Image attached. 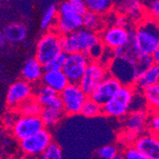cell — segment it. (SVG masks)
<instances>
[{
	"label": "cell",
	"instance_id": "bcb514c9",
	"mask_svg": "<svg viewBox=\"0 0 159 159\" xmlns=\"http://www.w3.org/2000/svg\"><path fill=\"white\" fill-rule=\"evenodd\" d=\"M2 2H8V1H10V0H1Z\"/></svg>",
	"mask_w": 159,
	"mask_h": 159
},
{
	"label": "cell",
	"instance_id": "b9f144b4",
	"mask_svg": "<svg viewBox=\"0 0 159 159\" xmlns=\"http://www.w3.org/2000/svg\"><path fill=\"white\" fill-rule=\"evenodd\" d=\"M7 43V40L5 38V35H4V33L3 31H0V49L3 48Z\"/></svg>",
	"mask_w": 159,
	"mask_h": 159
},
{
	"label": "cell",
	"instance_id": "d4e9b609",
	"mask_svg": "<svg viewBox=\"0 0 159 159\" xmlns=\"http://www.w3.org/2000/svg\"><path fill=\"white\" fill-rule=\"evenodd\" d=\"M83 28L87 29L90 31H94V32H100L104 28V21L103 18L99 14L87 11L83 16Z\"/></svg>",
	"mask_w": 159,
	"mask_h": 159
},
{
	"label": "cell",
	"instance_id": "9a60e30c",
	"mask_svg": "<svg viewBox=\"0 0 159 159\" xmlns=\"http://www.w3.org/2000/svg\"><path fill=\"white\" fill-rule=\"evenodd\" d=\"M133 146L150 159H159L158 134H154L150 132L147 134L144 133L136 136Z\"/></svg>",
	"mask_w": 159,
	"mask_h": 159
},
{
	"label": "cell",
	"instance_id": "f546056e",
	"mask_svg": "<svg viewBox=\"0 0 159 159\" xmlns=\"http://www.w3.org/2000/svg\"><path fill=\"white\" fill-rule=\"evenodd\" d=\"M56 16H57V6L54 4L50 5L46 9L44 14H43V16H42V19H41L40 28L42 30L48 31V30L52 29L53 24L56 19Z\"/></svg>",
	"mask_w": 159,
	"mask_h": 159
},
{
	"label": "cell",
	"instance_id": "ac0fdd59",
	"mask_svg": "<svg viewBox=\"0 0 159 159\" xmlns=\"http://www.w3.org/2000/svg\"><path fill=\"white\" fill-rule=\"evenodd\" d=\"M44 73L43 65L40 64L35 57L29 58L23 65L21 70L22 79L30 84H35L41 80V77Z\"/></svg>",
	"mask_w": 159,
	"mask_h": 159
},
{
	"label": "cell",
	"instance_id": "e575fe53",
	"mask_svg": "<svg viewBox=\"0 0 159 159\" xmlns=\"http://www.w3.org/2000/svg\"><path fill=\"white\" fill-rule=\"evenodd\" d=\"M118 153L117 148L113 145H107L100 148L96 154L99 159H111Z\"/></svg>",
	"mask_w": 159,
	"mask_h": 159
},
{
	"label": "cell",
	"instance_id": "7c38bea8",
	"mask_svg": "<svg viewBox=\"0 0 159 159\" xmlns=\"http://www.w3.org/2000/svg\"><path fill=\"white\" fill-rule=\"evenodd\" d=\"M107 68L109 75L117 79L122 86H134V73L133 61L125 58L113 57Z\"/></svg>",
	"mask_w": 159,
	"mask_h": 159
},
{
	"label": "cell",
	"instance_id": "603a6c76",
	"mask_svg": "<svg viewBox=\"0 0 159 159\" xmlns=\"http://www.w3.org/2000/svg\"><path fill=\"white\" fill-rule=\"evenodd\" d=\"M122 14H128L133 20L138 21L143 16L144 7L140 0H129L125 4L117 8Z\"/></svg>",
	"mask_w": 159,
	"mask_h": 159
},
{
	"label": "cell",
	"instance_id": "4316f807",
	"mask_svg": "<svg viewBox=\"0 0 159 159\" xmlns=\"http://www.w3.org/2000/svg\"><path fill=\"white\" fill-rule=\"evenodd\" d=\"M42 111V106L34 97H30L25 100L16 108L17 114L20 115H32V116H39Z\"/></svg>",
	"mask_w": 159,
	"mask_h": 159
},
{
	"label": "cell",
	"instance_id": "8d00e7d4",
	"mask_svg": "<svg viewBox=\"0 0 159 159\" xmlns=\"http://www.w3.org/2000/svg\"><path fill=\"white\" fill-rule=\"evenodd\" d=\"M103 51H104V46L99 42L98 44H96L93 47H92L88 52H85L84 54L88 56L89 58H90V60L98 61V59L100 58V56H101V54H102Z\"/></svg>",
	"mask_w": 159,
	"mask_h": 159
},
{
	"label": "cell",
	"instance_id": "7bdbcfd3",
	"mask_svg": "<svg viewBox=\"0 0 159 159\" xmlns=\"http://www.w3.org/2000/svg\"><path fill=\"white\" fill-rule=\"evenodd\" d=\"M152 61H153L154 64H158L159 63V50L155 51L152 54Z\"/></svg>",
	"mask_w": 159,
	"mask_h": 159
},
{
	"label": "cell",
	"instance_id": "d6a6232c",
	"mask_svg": "<svg viewBox=\"0 0 159 159\" xmlns=\"http://www.w3.org/2000/svg\"><path fill=\"white\" fill-rule=\"evenodd\" d=\"M135 90V89H134ZM148 110V105L143 94L139 91H134V96L131 101V106H129V111H146Z\"/></svg>",
	"mask_w": 159,
	"mask_h": 159
},
{
	"label": "cell",
	"instance_id": "4fadbf2b",
	"mask_svg": "<svg viewBox=\"0 0 159 159\" xmlns=\"http://www.w3.org/2000/svg\"><path fill=\"white\" fill-rule=\"evenodd\" d=\"M34 95L32 84L20 79L12 83L8 89L6 95V102L11 109H16L25 100Z\"/></svg>",
	"mask_w": 159,
	"mask_h": 159
},
{
	"label": "cell",
	"instance_id": "3957f363",
	"mask_svg": "<svg viewBox=\"0 0 159 159\" xmlns=\"http://www.w3.org/2000/svg\"><path fill=\"white\" fill-rule=\"evenodd\" d=\"M82 27V16L71 8L69 1H64L57 7V16L52 30L60 35H67Z\"/></svg>",
	"mask_w": 159,
	"mask_h": 159
},
{
	"label": "cell",
	"instance_id": "2e32d148",
	"mask_svg": "<svg viewBox=\"0 0 159 159\" xmlns=\"http://www.w3.org/2000/svg\"><path fill=\"white\" fill-rule=\"evenodd\" d=\"M34 98L38 101L42 108H52L60 111L63 109L59 93L45 85L40 86L37 89Z\"/></svg>",
	"mask_w": 159,
	"mask_h": 159
},
{
	"label": "cell",
	"instance_id": "cb8c5ba5",
	"mask_svg": "<svg viewBox=\"0 0 159 159\" xmlns=\"http://www.w3.org/2000/svg\"><path fill=\"white\" fill-rule=\"evenodd\" d=\"M153 61L152 59V55L138 53L135 58L133 60V67L134 73V81L145 71H147L152 65Z\"/></svg>",
	"mask_w": 159,
	"mask_h": 159
},
{
	"label": "cell",
	"instance_id": "f35d334b",
	"mask_svg": "<svg viewBox=\"0 0 159 159\" xmlns=\"http://www.w3.org/2000/svg\"><path fill=\"white\" fill-rule=\"evenodd\" d=\"M148 11L151 16V19L157 20L159 17V1L158 0H153L150 4L148 8Z\"/></svg>",
	"mask_w": 159,
	"mask_h": 159
},
{
	"label": "cell",
	"instance_id": "d6986e66",
	"mask_svg": "<svg viewBox=\"0 0 159 159\" xmlns=\"http://www.w3.org/2000/svg\"><path fill=\"white\" fill-rule=\"evenodd\" d=\"M43 85L52 89L56 93H61L70 83L62 70L44 71L41 77Z\"/></svg>",
	"mask_w": 159,
	"mask_h": 159
},
{
	"label": "cell",
	"instance_id": "8992f818",
	"mask_svg": "<svg viewBox=\"0 0 159 159\" xmlns=\"http://www.w3.org/2000/svg\"><path fill=\"white\" fill-rule=\"evenodd\" d=\"M59 96L62 101V111L70 115L79 114L84 102L89 97L78 84L73 83H69L66 88L59 93Z\"/></svg>",
	"mask_w": 159,
	"mask_h": 159
},
{
	"label": "cell",
	"instance_id": "7402d4cb",
	"mask_svg": "<svg viewBox=\"0 0 159 159\" xmlns=\"http://www.w3.org/2000/svg\"><path fill=\"white\" fill-rule=\"evenodd\" d=\"M62 116L63 111L52 108H42V111L39 114V117L43 122L44 128L54 127L56 124L59 123V121L62 119Z\"/></svg>",
	"mask_w": 159,
	"mask_h": 159
},
{
	"label": "cell",
	"instance_id": "f1b7e54d",
	"mask_svg": "<svg viewBox=\"0 0 159 159\" xmlns=\"http://www.w3.org/2000/svg\"><path fill=\"white\" fill-rule=\"evenodd\" d=\"M80 113L85 117H96L99 116L100 114H102V106L96 103L95 101L88 97L84 102Z\"/></svg>",
	"mask_w": 159,
	"mask_h": 159
},
{
	"label": "cell",
	"instance_id": "ee69618b",
	"mask_svg": "<svg viewBox=\"0 0 159 159\" xmlns=\"http://www.w3.org/2000/svg\"><path fill=\"white\" fill-rule=\"evenodd\" d=\"M127 1H129V0H113V5H115L117 8H119L120 6L125 4Z\"/></svg>",
	"mask_w": 159,
	"mask_h": 159
},
{
	"label": "cell",
	"instance_id": "60d3db41",
	"mask_svg": "<svg viewBox=\"0 0 159 159\" xmlns=\"http://www.w3.org/2000/svg\"><path fill=\"white\" fill-rule=\"evenodd\" d=\"M17 116L14 115V113H11V112H7L4 116H3V119H2V122L4 124V126L6 128H11L13 126L14 122H16V119Z\"/></svg>",
	"mask_w": 159,
	"mask_h": 159
},
{
	"label": "cell",
	"instance_id": "5b68a950",
	"mask_svg": "<svg viewBox=\"0 0 159 159\" xmlns=\"http://www.w3.org/2000/svg\"><path fill=\"white\" fill-rule=\"evenodd\" d=\"M61 35L57 34L54 30H48L38 40L35 49L36 60L45 65L57 54H59L61 50Z\"/></svg>",
	"mask_w": 159,
	"mask_h": 159
},
{
	"label": "cell",
	"instance_id": "836d02e7",
	"mask_svg": "<svg viewBox=\"0 0 159 159\" xmlns=\"http://www.w3.org/2000/svg\"><path fill=\"white\" fill-rule=\"evenodd\" d=\"M147 129L154 134H158L159 132V114L157 111H151V114H148Z\"/></svg>",
	"mask_w": 159,
	"mask_h": 159
},
{
	"label": "cell",
	"instance_id": "ba28073f",
	"mask_svg": "<svg viewBox=\"0 0 159 159\" xmlns=\"http://www.w3.org/2000/svg\"><path fill=\"white\" fill-rule=\"evenodd\" d=\"M132 33L127 28L117 26H107L99 33L100 43L105 48L114 50L126 45L131 39Z\"/></svg>",
	"mask_w": 159,
	"mask_h": 159
},
{
	"label": "cell",
	"instance_id": "e0dca14e",
	"mask_svg": "<svg viewBox=\"0 0 159 159\" xmlns=\"http://www.w3.org/2000/svg\"><path fill=\"white\" fill-rule=\"evenodd\" d=\"M148 111H135L128 113L126 116L125 127L128 133H131L136 136L145 133L147 129Z\"/></svg>",
	"mask_w": 159,
	"mask_h": 159
},
{
	"label": "cell",
	"instance_id": "277c9868",
	"mask_svg": "<svg viewBox=\"0 0 159 159\" xmlns=\"http://www.w3.org/2000/svg\"><path fill=\"white\" fill-rule=\"evenodd\" d=\"M134 91L133 86H121L117 93L102 106V113L111 117H125L129 112Z\"/></svg>",
	"mask_w": 159,
	"mask_h": 159
},
{
	"label": "cell",
	"instance_id": "7a4b0ae2",
	"mask_svg": "<svg viewBox=\"0 0 159 159\" xmlns=\"http://www.w3.org/2000/svg\"><path fill=\"white\" fill-rule=\"evenodd\" d=\"M100 42L99 33L80 28L67 35H61V50L69 54L74 52L85 53Z\"/></svg>",
	"mask_w": 159,
	"mask_h": 159
},
{
	"label": "cell",
	"instance_id": "1f68e13d",
	"mask_svg": "<svg viewBox=\"0 0 159 159\" xmlns=\"http://www.w3.org/2000/svg\"><path fill=\"white\" fill-rule=\"evenodd\" d=\"M67 58V53L61 52L59 54H57L52 59L47 62L45 65H43L44 71H51V70H62L65 61Z\"/></svg>",
	"mask_w": 159,
	"mask_h": 159
},
{
	"label": "cell",
	"instance_id": "d590c367",
	"mask_svg": "<svg viewBox=\"0 0 159 159\" xmlns=\"http://www.w3.org/2000/svg\"><path fill=\"white\" fill-rule=\"evenodd\" d=\"M124 159H150L148 156L137 151L134 146L128 147L123 153Z\"/></svg>",
	"mask_w": 159,
	"mask_h": 159
},
{
	"label": "cell",
	"instance_id": "30bf717a",
	"mask_svg": "<svg viewBox=\"0 0 159 159\" xmlns=\"http://www.w3.org/2000/svg\"><path fill=\"white\" fill-rule=\"evenodd\" d=\"M43 128L44 125L39 116L19 114L11 127V134L17 140L21 141L39 132Z\"/></svg>",
	"mask_w": 159,
	"mask_h": 159
},
{
	"label": "cell",
	"instance_id": "44dd1931",
	"mask_svg": "<svg viewBox=\"0 0 159 159\" xmlns=\"http://www.w3.org/2000/svg\"><path fill=\"white\" fill-rule=\"evenodd\" d=\"M3 33L7 42H10L11 44H17L26 39L28 29L23 23H11L5 27Z\"/></svg>",
	"mask_w": 159,
	"mask_h": 159
},
{
	"label": "cell",
	"instance_id": "4dcf8cb0",
	"mask_svg": "<svg viewBox=\"0 0 159 159\" xmlns=\"http://www.w3.org/2000/svg\"><path fill=\"white\" fill-rule=\"evenodd\" d=\"M39 159H63L61 147L57 143L52 142L44 152L39 154Z\"/></svg>",
	"mask_w": 159,
	"mask_h": 159
},
{
	"label": "cell",
	"instance_id": "c3c4849f",
	"mask_svg": "<svg viewBox=\"0 0 159 159\" xmlns=\"http://www.w3.org/2000/svg\"><path fill=\"white\" fill-rule=\"evenodd\" d=\"M1 159H9V158H1Z\"/></svg>",
	"mask_w": 159,
	"mask_h": 159
},
{
	"label": "cell",
	"instance_id": "6da1fadb",
	"mask_svg": "<svg viewBox=\"0 0 159 159\" xmlns=\"http://www.w3.org/2000/svg\"><path fill=\"white\" fill-rule=\"evenodd\" d=\"M133 44L138 53L152 55L159 50V29L158 22L148 19L141 22L132 34Z\"/></svg>",
	"mask_w": 159,
	"mask_h": 159
},
{
	"label": "cell",
	"instance_id": "52a82bcc",
	"mask_svg": "<svg viewBox=\"0 0 159 159\" xmlns=\"http://www.w3.org/2000/svg\"><path fill=\"white\" fill-rule=\"evenodd\" d=\"M109 75L107 66L99 61L91 60L78 83L79 87L86 94H90L95 87Z\"/></svg>",
	"mask_w": 159,
	"mask_h": 159
},
{
	"label": "cell",
	"instance_id": "f6af8a7d",
	"mask_svg": "<svg viewBox=\"0 0 159 159\" xmlns=\"http://www.w3.org/2000/svg\"><path fill=\"white\" fill-rule=\"evenodd\" d=\"M111 159H124V157H123V154H121V153H117L116 155H115L114 157H112Z\"/></svg>",
	"mask_w": 159,
	"mask_h": 159
},
{
	"label": "cell",
	"instance_id": "ab89813d",
	"mask_svg": "<svg viewBox=\"0 0 159 159\" xmlns=\"http://www.w3.org/2000/svg\"><path fill=\"white\" fill-rule=\"evenodd\" d=\"M113 25L117 27H122V28H127L129 26V20L125 14H118V16H113Z\"/></svg>",
	"mask_w": 159,
	"mask_h": 159
},
{
	"label": "cell",
	"instance_id": "484cf974",
	"mask_svg": "<svg viewBox=\"0 0 159 159\" xmlns=\"http://www.w3.org/2000/svg\"><path fill=\"white\" fill-rule=\"evenodd\" d=\"M85 4L88 11L102 16H106L111 11L113 0H85Z\"/></svg>",
	"mask_w": 159,
	"mask_h": 159
},
{
	"label": "cell",
	"instance_id": "8fae6325",
	"mask_svg": "<svg viewBox=\"0 0 159 159\" xmlns=\"http://www.w3.org/2000/svg\"><path fill=\"white\" fill-rule=\"evenodd\" d=\"M52 142L51 133L46 128L20 141V148L27 155H39Z\"/></svg>",
	"mask_w": 159,
	"mask_h": 159
},
{
	"label": "cell",
	"instance_id": "ffe728a7",
	"mask_svg": "<svg viewBox=\"0 0 159 159\" xmlns=\"http://www.w3.org/2000/svg\"><path fill=\"white\" fill-rule=\"evenodd\" d=\"M159 83V66L158 64H153L147 71L141 75L134 83V88L136 91L141 92L154 84Z\"/></svg>",
	"mask_w": 159,
	"mask_h": 159
},
{
	"label": "cell",
	"instance_id": "9c48e42d",
	"mask_svg": "<svg viewBox=\"0 0 159 159\" xmlns=\"http://www.w3.org/2000/svg\"><path fill=\"white\" fill-rule=\"evenodd\" d=\"M90 58L81 52L67 54V58L62 71L70 83L78 84L84 71L90 62Z\"/></svg>",
	"mask_w": 159,
	"mask_h": 159
},
{
	"label": "cell",
	"instance_id": "74e56055",
	"mask_svg": "<svg viewBox=\"0 0 159 159\" xmlns=\"http://www.w3.org/2000/svg\"><path fill=\"white\" fill-rule=\"evenodd\" d=\"M69 3L70 4L73 8L78 14L83 16V14L88 11L85 4V0H68Z\"/></svg>",
	"mask_w": 159,
	"mask_h": 159
},
{
	"label": "cell",
	"instance_id": "5bb4252c",
	"mask_svg": "<svg viewBox=\"0 0 159 159\" xmlns=\"http://www.w3.org/2000/svg\"><path fill=\"white\" fill-rule=\"evenodd\" d=\"M121 86L122 85L117 79H115L109 75L103 81H101L95 87L88 96L99 105L103 106L117 93V91L121 88Z\"/></svg>",
	"mask_w": 159,
	"mask_h": 159
},
{
	"label": "cell",
	"instance_id": "83f0119b",
	"mask_svg": "<svg viewBox=\"0 0 159 159\" xmlns=\"http://www.w3.org/2000/svg\"><path fill=\"white\" fill-rule=\"evenodd\" d=\"M141 93L146 100L148 108L151 111H157L159 107V83L147 87Z\"/></svg>",
	"mask_w": 159,
	"mask_h": 159
},
{
	"label": "cell",
	"instance_id": "7dc6e473",
	"mask_svg": "<svg viewBox=\"0 0 159 159\" xmlns=\"http://www.w3.org/2000/svg\"><path fill=\"white\" fill-rule=\"evenodd\" d=\"M1 5H2V1L0 0V7H1Z\"/></svg>",
	"mask_w": 159,
	"mask_h": 159
}]
</instances>
